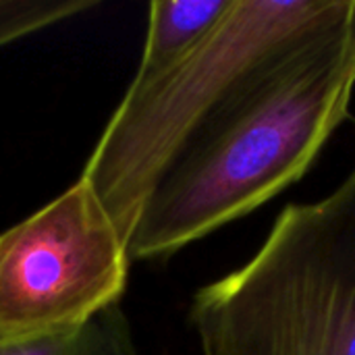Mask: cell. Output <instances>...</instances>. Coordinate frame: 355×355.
<instances>
[{
	"instance_id": "obj_2",
	"label": "cell",
	"mask_w": 355,
	"mask_h": 355,
	"mask_svg": "<svg viewBox=\"0 0 355 355\" xmlns=\"http://www.w3.org/2000/svg\"><path fill=\"white\" fill-rule=\"evenodd\" d=\"M355 0H235L181 62L129 85L81 173L125 241L189 139L268 62L352 19Z\"/></svg>"
},
{
	"instance_id": "obj_6",
	"label": "cell",
	"mask_w": 355,
	"mask_h": 355,
	"mask_svg": "<svg viewBox=\"0 0 355 355\" xmlns=\"http://www.w3.org/2000/svg\"><path fill=\"white\" fill-rule=\"evenodd\" d=\"M0 355H133V349L127 322L112 308L73 331L42 337H0Z\"/></svg>"
},
{
	"instance_id": "obj_5",
	"label": "cell",
	"mask_w": 355,
	"mask_h": 355,
	"mask_svg": "<svg viewBox=\"0 0 355 355\" xmlns=\"http://www.w3.org/2000/svg\"><path fill=\"white\" fill-rule=\"evenodd\" d=\"M235 0H154L131 85L146 83L187 58L231 12Z\"/></svg>"
},
{
	"instance_id": "obj_4",
	"label": "cell",
	"mask_w": 355,
	"mask_h": 355,
	"mask_svg": "<svg viewBox=\"0 0 355 355\" xmlns=\"http://www.w3.org/2000/svg\"><path fill=\"white\" fill-rule=\"evenodd\" d=\"M129 264L123 233L79 179L0 235V337L85 327L116 308Z\"/></svg>"
},
{
	"instance_id": "obj_3",
	"label": "cell",
	"mask_w": 355,
	"mask_h": 355,
	"mask_svg": "<svg viewBox=\"0 0 355 355\" xmlns=\"http://www.w3.org/2000/svg\"><path fill=\"white\" fill-rule=\"evenodd\" d=\"M204 355H355V162L324 198L289 204L260 250L200 287Z\"/></svg>"
},
{
	"instance_id": "obj_7",
	"label": "cell",
	"mask_w": 355,
	"mask_h": 355,
	"mask_svg": "<svg viewBox=\"0 0 355 355\" xmlns=\"http://www.w3.org/2000/svg\"><path fill=\"white\" fill-rule=\"evenodd\" d=\"M96 4V0H0V48Z\"/></svg>"
},
{
	"instance_id": "obj_8",
	"label": "cell",
	"mask_w": 355,
	"mask_h": 355,
	"mask_svg": "<svg viewBox=\"0 0 355 355\" xmlns=\"http://www.w3.org/2000/svg\"><path fill=\"white\" fill-rule=\"evenodd\" d=\"M354 37H355V12H354Z\"/></svg>"
},
{
	"instance_id": "obj_1",
	"label": "cell",
	"mask_w": 355,
	"mask_h": 355,
	"mask_svg": "<svg viewBox=\"0 0 355 355\" xmlns=\"http://www.w3.org/2000/svg\"><path fill=\"white\" fill-rule=\"evenodd\" d=\"M354 89L352 17L268 62L189 139L148 196L129 258H166L293 185L347 119Z\"/></svg>"
}]
</instances>
